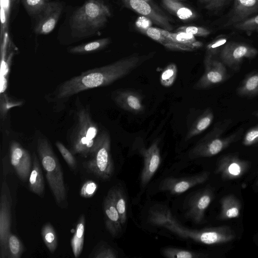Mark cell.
<instances>
[{
	"instance_id": "obj_1",
	"label": "cell",
	"mask_w": 258,
	"mask_h": 258,
	"mask_svg": "<svg viewBox=\"0 0 258 258\" xmlns=\"http://www.w3.org/2000/svg\"><path fill=\"white\" fill-rule=\"evenodd\" d=\"M154 53L134 54L111 63L83 72L58 85L52 93L55 100H64L80 92L108 86L128 75L151 58Z\"/></svg>"
},
{
	"instance_id": "obj_2",
	"label": "cell",
	"mask_w": 258,
	"mask_h": 258,
	"mask_svg": "<svg viewBox=\"0 0 258 258\" xmlns=\"http://www.w3.org/2000/svg\"><path fill=\"white\" fill-rule=\"evenodd\" d=\"M110 16V9L102 0H87L70 18L73 36L81 38L93 35L105 26Z\"/></svg>"
},
{
	"instance_id": "obj_3",
	"label": "cell",
	"mask_w": 258,
	"mask_h": 258,
	"mask_svg": "<svg viewBox=\"0 0 258 258\" xmlns=\"http://www.w3.org/2000/svg\"><path fill=\"white\" fill-rule=\"evenodd\" d=\"M37 151L56 202L60 206L64 205L67 202V194L62 169L50 143L45 137H38Z\"/></svg>"
},
{
	"instance_id": "obj_4",
	"label": "cell",
	"mask_w": 258,
	"mask_h": 258,
	"mask_svg": "<svg viewBox=\"0 0 258 258\" xmlns=\"http://www.w3.org/2000/svg\"><path fill=\"white\" fill-rule=\"evenodd\" d=\"M100 133L88 108L82 107L76 114V121L70 136L71 152L83 156L90 155Z\"/></svg>"
},
{
	"instance_id": "obj_5",
	"label": "cell",
	"mask_w": 258,
	"mask_h": 258,
	"mask_svg": "<svg viewBox=\"0 0 258 258\" xmlns=\"http://www.w3.org/2000/svg\"><path fill=\"white\" fill-rule=\"evenodd\" d=\"M231 123L230 119H225L219 122L190 150L189 153V158L195 159L215 156L231 144L239 140L243 132L242 128L237 130L227 137H221Z\"/></svg>"
},
{
	"instance_id": "obj_6",
	"label": "cell",
	"mask_w": 258,
	"mask_h": 258,
	"mask_svg": "<svg viewBox=\"0 0 258 258\" xmlns=\"http://www.w3.org/2000/svg\"><path fill=\"white\" fill-rule=\"evenodd\" d=\"M110 145V138L108 132L100 133L90 154L91 158L85 165L90 171L103 179L110 178L114 171Z\"/></svg>"
},
{
	"instance_id": "obj_7",
	"label": "cell",
	"mask_w": 258,
	"mask_h": 258,
	"mask_svg": "<svg viewBox=\"0 0 258 258\" xmlns=\"http://www.w3.org/2000/svg\"><path fill=\"white\" fill-rule=\"evenodd\" d=\"M128 8L150 19L153 23L161 28L171 31L173 29L172 21L152 0H121Z\"/></svg>"
},
{
	"instance_id": "obj_8",
	"label": "cell",
	"mask_w": 258,
	"mask_h": 258,
	"mask_svg": "<svg viewBox=\"0 0 258 258\" xmlns=\"http://www.w3.org/2000/svg\"><path fill=\"white\" fill-rule=\"evenodd\" d=\"M6 181L2 183L0 204V257L6 258L8 237L11 234L12 198Z\"/></svg>"
},
{
	"instance_id": "obj_9",
	"label": "cell",
	"mask_w": 258,
	"mask_h": 258,
	"mask_svg": "<svg viewBox=\"0 0 258 258\" xmlns=\"http://www.w3.org/2000/svg\"><path fill=\"white\" fill-rule=\"evenodd\" d=\"M258 54V50L242 43H226L220 52L222 62L229 68L237 70L244 58H252Z\"/></svg>"
},
{
	"instance_id": "obj_10",
	"label": "cell",
	"mask_w": 258,
	"mask_h": 258,
	"mask_svg": "<svg viewBox=\"0 0 258 258\" xmlns=\"http://www.w3.org/2000/svg\"><path fill=\"white\" fill-rule=\"evenodd\" d=\"M205 72L194 86L197 90L205 89L224 82L228 78V74L224 64L206 55L204 59Z\"/></svg>"
},
{
	"instance_id": "obj_11",
	"label": "cell",
	"mask_w": 258,
	"mask_h": 258,
	"mask_svg": "<svg viewBox=\"0 0 258 258\" xmlns=\"http://www.w3.org/2000/svg\"><path fill=\"white\" fill-rule=\"evenodd\" d=\"M64 4L59 1H51L35 17V33L46 35L55 28L63 9Z\"/></svg>"
},
{
	"instance_id": "obj_12",
	"label": "cell",
	"mask_w": 258,
	"mask_h": 258,
	"mask_svg": "<svg viewBox=\"0 0 258 258\" xmlns=\"http://www.w3.org/2000/svg\"><path fill=\"white\" fill-rule=\"evenodd\" d=\"M235 236V232L227 226L192 229L190 234L191 240L207 245L229 242Z\"/></svg>"
},
{
	"instance_id": "obj_13",
	"label": "cell",
	"mask_w": 258,
	"mask_h": 258,
	"mask_svg": "<svg viewBox=\"0 0 258 258\" xmlns=\"http://www.w3.org/2000/svg\"><path fill=\"white\" fill-rule=\"evenodd\" d=\"M210 172L205 171L182 177H167L159 185L160 189L172 195H180L208 180Z\"/></svg>"
},
{
	"instance_id": "obj_14",
	"label": "cell",
	"mask_w": 258,
	"mask_h": 258,
	"mask_svg": "<svg viewBox=\"0 0 258 258\" xmlns=\"http://www.w3.org/2000/svg\"><path fill=\"white\" fill-rule=\"evenodd\" d=\"M213 199V192L210 188L199 191L191 196L186 205L185 217L196 223H201L205 213Z\"/></svg>"
},
{
	"instance_id": "obj_15",
	"label": "cell",
	"mask_w": 258,
	"mask_h": 258,
	"mask_svg": "<svg viewBox=\"0 0 258 258\" xmlns=\"http://www.w3.org/2000/svg\"><path fill=\"white\" fill-rule=\"evenodd\" d=\"M112 98L118 106L126 111L137 114L145 111L143 97L135 90L121 89L115 90L112 94Z\"/></svg>"
},
{
	"instance_id": "obj_16",
	"label": "cell",
	"mask_w": 258,
	"mask_h": 258,
	"mask_svg": "<svg viewBox=\"0 0 258 258\" xmlns=\"http://www.w3.org/2000/svg\"><path fill=\"white\" fill-rule=\"evenodd\" d=\"M10 160L19 177L26 181L31 171V158L29 152L19 143L13 141L10 145Z\"/></svg>"
},
{
	"instance_id": "obj_17",
	"label": "cell",
	"mask_w": 258,
	"mask_h": 258,
	"mask_svg": "<svg viewBox=\"0 0 258 258\" xmlns=\"http://www.w3.org/2000/svg\"><path fill=\"white\" fill-rule=\"evenodd\" d=\"M161 31L166 39L165 47L172 50L192 51L201 48L203 44L195 36L186 32H171L162 28Z\"/></svg>"
},
{
	"instance_id": "obj_18",
	"label": "cell",
	"mask_w": 258,
	"mask_h": 258,
	"mask_svg": "<svg viewBox=\"0 0 258 258\" xmlns=\"http://www.w3.org/2000/svg\"><path fill=\"white\" fill-rule=\"evenodd\" d=\"M144 160V166L141 174V184L145 187L154 175L161 163L160 149L157 142L149 148L141 151Z\"/></svg>"
},
{
	"instance_id": "obj_19",
	"label": "cell",
	"mask_w": 258,
	"mask_h": 258,
	"mask_svg": "<svg viewBox=\"0 0 258 258\" xmlns=\"http://www.w3.org/2000/svg\"><path fill=\"white\" fill-rule=\"evenodd\" d=\"M248 163L235 155H227L219 161L216 173L226 179L238 178L243 175L248 168Z\"/></svg>"
},
{
	"instance_id": "obj_20",
	"label": "cell",
	"mask_w": 258,
	"mask_h": 258,
	"mask_svg": "<svg viewBox=\"0 0 258 258\" xmlns=\"http://www.w3.org/2000/svg\"><path fill=\"white\" fill-rule=\"evenodd\" d=\"M258 12V0H234L232 9L224 27L234 25Z\"/></svg>"
},
{
	"instance_id": "obj_21",
	"label": "cell",
	"mask_w": 258,
	"mask_h": 258,
	"mask_svg": "<svg viewBox=\"0 0 258 258\" xmlns=\"http://www.w3.org/2000/svg\"><path fill=\"white\" fill-rule=\"evenodd\" d=\"M103 210L105 227L111 236L115 237L121 232L122 225L115 207L111 189L104 199Z\"/></svg>"
},
{
	"instance_id": "obj_22",
	"label": "cell",
	"mask_w": 258,
	"mask_h": 258,
	"mask_svg": "<svg viewBox=\"0 0 258 258\" xmlns=\"http://www.w3.org/2000/svg\"><path fill=\"white\" fill-rule=\"evenodd\" d=\"M19 3V0H0V40L6 34L9 33L10 25L16 16Z\"/></svg>"
},
{
	"instance_id": "obj_23",
	"label": "cell",
	"mask_w": 258,
	"mask_h": 258,
	"mask_svg": "<svg viewBox=\"0 0 258 258\" xmlns=\"http://www.w3.org/2000/svg\"><path fill=\"white\" fill-rule=\"evenodd\" d=\"M162 4L170 13L184 21H190L196 19L197 13L191 8L178 1L162 0Z\"/></svg>"
},
{
	"instance_id": "obj_24",
	"label": "cell",
	"mask_w": 258,
	"mask_h": 258,
	"mask_svg": "<svg viewBox=\"0 0 258 258\" xmlns=\"http://www.w3.org/2000/svg\"><path fill=\"white\" fill-rule=\"evenodd\" d=\"M29 182L30 189L33 192L40 196L43 194L44 189L43 177L38 158L35 154Z\"/></svg>"
},
{
	"instance_id": "obj_25",
	"label": "cell",
	"mask_w": 258,
	"mask_h": 258,
	"mask_svg": "<svg viewBox=\"0 0 258 258\" xmlns=\"http://www.w3.org/2000/svg\"><path fill=\"white\" fill-rule=\"evenodd\" d=\"M214 119V114L211 108H207L194 122L188 130L186 140L200 134L205 131L212 123Z\"/></svg>"
},
{
	"instance_id": "obj_26",
	"label": "cell",
	"mask_w": 258,
	"mask_h": 258,
	"mask_svg": "<svg viewBox=\"0 0 258 258\" xmlns=\"http://www.w3.org/2000/svg\"><path fill=\"white\" fill-rule=\"evenodd\" d=\"M220 218L227 220L238 217L240 213L241 205L238 199L232 195L224 197L221 201Z\"/></svg>"
},
{
	"instance_id": "obj_27",
	"label": "cell",
	"mask_w": 258,
	"mask_h": 258,
	"mask_svg": "<svg viewBox=\"0 0 258 258\" xmlns=\"http://www.w3.org/2000/svg\"><path fill=\"white\" fill-rule=\"evenodd\" d=\"M237 95L241 97H253L258 95V71L248 75L236 90Z\"/></svg>"
},
{
	"instance_id": "obj_28",
	"label": "cell",
	"mask_w": 258,
	"mask_h": 258,
	"mask_svg": "<svg viewBox=\"0 0 258 258\" xmlns=\"http://www.w3.org/2000/svg\"><path fill=\"white\" fill-rule=\"evenodd\" d=\"M110 42V39L103 38L71 47L68 51L73 54H87L101 50Z\"/></svg>"
},
{
	"instance_id": "obj_29",
	"label": "cell",
	"mask_w": 258,
	"mask_h": 258,
	"mask_svg": "<svg viewBox=\"0 0 258 258\" xmlns=\"http://www.w3.org/2000/svg\"><path fill=\"white\" fill-rule=\"evenodd\" d=\"M85 217L84 215L79 218L76 225L74 235L71 239V244L73 254L78 257L83 250L84 239Z\"/></svg>"
},
{
	"instance_id": "obj_30",
	"label": "cell",
	"mask_w": 258,
	"mask_h": 258,
	"mask_svg": "<svg viewBox=\"0 0 258 258\" xmlns=\"http://www.w3.org/2000/svg\"><path fill=\"white\" fill-rule=\"evenodd\" d=\"M162 254L168 258H203L207 255L203 253L188 249L168 247L161 250Z\"/></svg>"
},
{
	"instance_id": "obj_31",
	"label": "cell",
	"mask_w": 258,
	"mask_h": 258,
	"mask_svg": "<svg viewBox=\"0 0 258 258\" xmlns=\"http://www.w3.org/2000/svg\"><path fill=\"white\" fill-rule=\"evenodd\" d=\"M116 209L119 215L122 226L126 222L127 219L126 200L123 190L116 187L111 189Z\"/></svg>"
},
{
	"instance_id": "obj_32",
	"label": "cell",
	"mask_w": 258,
	"mask_h": 258,
	"mask_svg": "<svg viewBox=\"0 0 258 258\" xmlns=\"http://www.w3.org/2000/svg\"><path fill=\"white\" fill-rule=\"evenodd\" d=\"M41 235L43 241L48 250L53 252L57 246L56 232L50 223H47L42 228Z\"/></svg>"
},
{
	"instance_id": "obj_33",
	"label": "cell",
	"mask_w": 258,
	"mask_h": 258,
	"mask_svg": "<svg viewBox=\"0 0 258 258\" xmlns=\"http://www.w3.org/2000/svg\"><path fill=\"white\" fill-rule=\"evenodd\" d=\"M23 250L24 247L20 239L11 233L8 239L6 258H20Z\"/></svg>"
},
{
	"instance_id": "obj_34",
	"label": "cell",
	"mask_w": 258,
	"mask_h": 258,
	"mask_svg": "<svg viewBox=\"0 0 258 258\" xmlns=\"http://www.w3.org/2000/svg\"><path fill=\"white\" fill-rule=\"evenodd\" d=\"M177 73V66L175 63L168 64L162 71L160 82L165 87H171L174 83Z\"/></svg>"
},
{
	"instance_id": "obj_35",
	"label": "cell",
	"mask_w": 258,
	"mask_h": 258,
	"mask_svg": "<svg viewBox=\"0 0 258 258\" xmlns=\"http://www.w3.org/2000/svg\"><path fill=\"white\" fill-rule=\"evenodd\" d=\"M51 0H21V2L31 17L37 15L50 2Z\"/></svg>"
},
{
	"instance_id": "obj_36",
	"label": "cell",
	"mask_w": 258,
	"mask_h": 258,
	"mask_svg": "<svg viewBox=\"0 0 258 258\" xmlns=\"http://www.w3.org/2000/svg\"><path fill=\"white\" fill-rule=\"evenodd\" d=\"M233 27L242 31L258 32V15L238 23L234 25Z\"/></svg>"
},
{
	"instance_id": "obj_37",
	"label": "cell",
	"mask_w": 258,
	"mask_h": 258,
	"mask_svg": "<svg viewBox=\"0 0 258 258\" xmlns=\"http://www.w3.org/2000/svg\"><path fill=\"white\" fill-rule=\"evenodd\" d=\"M227 38L220 36L209 43L206 46V54L214 56L220 52L223 46L227 43Z\"/></svg>"
},
{
	"instance_id": "obj_38",
	"label": "cell",
	"mask_w": 258,
	"mask_h": 258,
	"mask_svg": "<svg viewBox=\"0 0 258 258\" xmlns=\"http://www.w3.org/2000/svg\"><path fill=\"white\" fill-rule=\"evenodd\" d=\"M176 32H186L198 37H206L211 33V31L206 28L194 26L180 27Z\"/></svg>"
},
{
	"instance_id": "obj_39",
	"label": "cell",
	"mask_w": 258,
	"mask_h": 258,
	"mask_svg": "<svg viewBox=\"0 0 258 258\" xmlns=\"http://www.w3.org/2000/svg\"><path fill=\"white\" fill-rule=\"evenodd\" d=\"M55 144L68 165L72 168H75L76 166V161L72 152L70 151L60 142L57 141Z\"/></svg>"
},
{
	"instance_id": "obj_40",
	"label": "cell",
	"mask_w": 258,
	"mask_h": 258,
	"mask_svg": "<svg viewBox=\"0 0 258 258\" xmlns=\"http://www.w3.org/2000/svg\"><path fill=\"white\" fill-rule=\"evenodd\" d=\"M95 258H116L118 257L116 251L109 246L103 245L100 246L90 256Z\"/></svg>"
},
{
	"instance_id": "obj_41",
	"label": "cell",
	"mask_w": 258,
	"mask_h": 258,
	"mask_svg": "<svg viewBox=\"0 0 258 258\" xmlns=\"http://www.w3.org/2000/svg\"><path fill=\"white\" fill-rule=\"evenodd\" d=\"M231 0H199L203 7L209 11H217L227 4Z\"/></svg>"
},
{
	"instance_id": "obj_42",
	"label": "cell",
	"mask_w": 258,
	"mask_h": 258,
	"mask_svg": "<svg viewBox=\"0 0 258 258\" xmlns=\"http://www.w3.org/2000/svg\"><path fill=\"white\" fill-rule=\"evenodd\" d=\"M98 188L97 184L92 180L85 182L80 190V195L84 198H90L96 193Z\"/></svg>"
},
{
	"instance_id": "obj_43",
	"label": "cell",
	"mask_w": 258,
	"mask_h": 258,
	"mask_svg": "<svg viewBox=\"0 0 258 258\" xmlns=\"http://www.w3.org/2000/svg\"><path fill=\"white\" fill-rule=\"evenodd\" d=\"M145 35L152 39L160 43L164 46L166 42V39L161 32V28L151 27L144 33Z\"/></svg>"
},
{
	"instance_id": "obj_44",
	"label": "cell",
	"mask_w": 258,
	"mask_h": 258,
	"mask_svg": "<svg viewBox=\"0 0 258 258\" xmlns=\"http://www.w3.org/2000/svg\"><path fill=\"white\" fill-rule=\"evenodd\" d=\"M258 142V125L248 130L245 134L243 140V144L246 146H249L255 144Z\"/></svg>"
},
{
	"instance_id": "obj_45",
	"label": "cell",
	"mask_w": 258,
	"mask_h": 258,
	"mask_svg": "<svg viewBox=\"0 0 258 258\" xmlns=\"http://www.w3.org/2000/svg\"><path fill=\"white\" fill-rule=\"evenodd\" d=\"M152 23L148 18L141 16L136 21L135 25L140 32L144 34L148 29L152 27Z\"/></svg>"
},
{
	"instance_id": "obj_46",
	"label": "cell",
	"mask_w": 258,
	"mask_h": 258,
	"mask_svg": "<svg viewBox=\"0 0 258 258\" xmlns=\"http://www.w3.org/2000/svg\"><path fill=\"white\" fill-rule=\"evenodd\" d=\"M174 1H184V0H174Z\"/></svg>"
},
{
	"instance_id": "obj_47",
	"label": "cell",
	"mask_w": 258,
	"mask_h": 258,
	"mask_svg": "<svg viewBox=\"0 0 258 258\" xmlns=\"http://www.w3.org/2000/svg\"><path fill=\"white\" fill-rule=\"evenodd\" d=\"M256 116H257L258 117V112L256 113Z\"/></svg>"
}]
</instances>
